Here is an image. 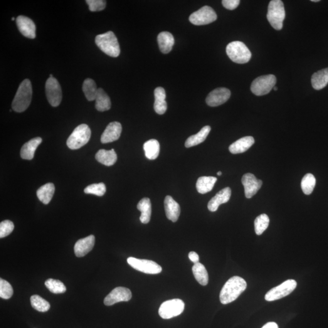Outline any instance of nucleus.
<instances>
[{
	"mask_svg": "<svg viewBox=\"0 0 328 328\" xmlns=\"http://www.w3.org/2000/svg\"><path fill=\"white\" fill-rule=\"evenodd\" d=\"M246 282L243 278L238 276L231 278L221 290L219 294L221 303L227 305L234 302L246 290Z\"/></svg>",
	"mask_w": 328,
	"mask_h": 328,
	"instance_id": "obj_1",
	"label": "nucleus"
},
{
	"mask_svg": "<svg viewBox=\"0 0 328 328\" xmlns=\"http://www.w3.org/2000/svg\"><path fill=\"white\" fill-rule=\"evenodd\" d=\"M33 88L31 81L29 79L24 80L19 85L12 103V110L17 113L24 112L31 104Z\"/></svg>",
	"mask_w": 328,
	"mask_h": 328,
	"instance_id": "obj_2",
	"label": "nucleus"
},
{
	"mask_svg": "<svg viewBox=\"0 0 328 328\" xmlns=\"http://www.w3.org/2000/svg\"><path fill=\"white\" fill-rule=\"evenodd\" d=\"M95 42L98 48L107 55L112 58H117L120 55L119 42L112 31L96 36Z\"/></svg>",
	"mask_w": 328,
	"mask_h": 328,
	"instance_id": "obj_3",
	"label": "nucleus"
},
{
	"mask_svg": "<svg viewBox=\"0 0 328 328\" xmlns=\"http://www.w3.org/2000/svg\"><path fill=\"white\" fill-rule=\"evenodd\" d=\"M226 53L233 62L244 64L251 60V54L248 47L243 42H231L226 47Z\"/></svg>",
	"mask_w": 328,
	"mask_h": 328,
	"instance_id": "obj_4",
	"label": "nucleus"
},
{
	"mask_svg": "<svg viewBox=\"0 0 328 328\" xmlns=\"http://www.w3.org/2000/svg\"><path fill=\"white\" fill-rule=\"evenodd\" d=\"M285 16L286 12L283 1L281 0L270 1L267 14V19L270 25L276 30H281L283 28Z\"/></svg>",
	"mask_w": 328,
	"mask_h": 328,
	"instance_id": "obj_5",
	"label": "nucleus"
},
{
	"mask_svg": "<svg viewBox=\"0 0 328 328\" xmlns=\"http://www.w3.org/2000/svg\"><path fill=\"white\" fill-rule=\"evenodd\" d=\"M91 132L86 124H81L76 127L67 140L68 148L71 150H77L87 144L90 139Z\"/></svg>",
	"mask_w": 328,
	"mask_h": 328,
	"instance_id": "obj_6",
	"label": "nucleus"
},
{
	"mask_svg": "<svg viewBox=\"0 0 328 328\" xmlns=\"http://www.w3.org/2000/svg\"><path fill=\"white\" fill-rule=\"evenodd\" d=\"M277 78L274 75L260 76L251 83V90L254 95L261 96L267 95L274 87Z\"/></svg>",
	"mask_w": 328,
	"mask_h": 328,
	"instance_id": "obj_7",
	"label": "nucleus"
},
{
	"mask_svg": "<svg viewBox=\"0 0 328 328\" xmlns=\"http://www.w3.org/2000/svg\"><path fill=\"white\" fill-rule=\"evenodd\" d=\"M184 308V303L181 299L165 301L159 308V314L162 319H170L181 314Z\"/></svg>",
	"mask_w": 328,
	"mask_h": 328,
	"instance_id": "obj_8",
	"label": "nucleus"
},
{
	"mask_svg": "<svg viewBox=\"0 0 328 328\" xmlns=\"http://www.w3.org/2000/svg\"><path fill=\"white\" fill-rule=\"evenodd\" d=\"M297 285V283L294 280L285 281L282 284L269 291L265 295V300L268 302H272L287 297L295 290Z\"/></svg>",
	"mask_w": 328,
	"mask_h": 328,
	"instance_id": "obj_9",
	"label": "nucleus"
},
{
	"mask_svg": "<svg viewBox=\"0 0 328 328\" xmlns=\"http://www.w3.org/2000/svg\"><path fill=\"white\" fill-rule=\"evenodd\" d=\"M127 262L135 270L147 274H157L162 272L161 266L154 261L129 257Z\"/></svg>",
	"mask_w": 328,
	"mask_h": 328,
	"instance_id": "obj_10",
	"label": "nucleus"
},
{
	"mask_svg": "<svg viewBox=\"0 0 328 328\" xmlns=\"http://www.w3.org/2000/svg\"><path fill=\"white\" fill-rule=\"evenodd\" d=\"M217 19V15L210 6H204L198 11L193 12L189 17V20L194 25H206L213 23Z\"/></svg>",
	"mask_w": 328,
	"mask_h": 328,
	"instance_id": "obj_11",
	"label": "nucleus"
},
{
	"mask_svg": "<svg viewBox=\"0 0 328 328\" xmlns=\"http://www.w3.org/2000/svg\"><path fill=\"white\" fill-rule=\"evenodd\" d=\"M45 89L49 103L54 107H58L62 99V92L58 80L53 77H49L46 81Z\"/></svg>",
	"mask_w": 328,
	"mask_h": 328,
	"instance_id": "obj_12",
	"label": "nucleus"
},
{
	"mask_svg": "<svg viewBox=\"0 0 328 328\" xmlns=\"http://www.w3.org/2000/svg\"><path fill=\"white\" fill-rule=\"evenodd\" d=\"M132 297V293L129 289L124 287L116 288L104 299L106 306H112L116 303L128 302Z\"/></svg>",
	"mask_w": 328,
	"mask_h": 328,
	"instance_id": "obj_13",
	"label": "nucleus"
},
{
	"mask_svg": "<svg viewBox=\"0 0 328 328\" xmlns=\"http://www.w3.org/2000/svg\"><path fill=\"white\" fill-rule=\"evenodd\" d=\"M231 96L230 90L226 88H218L209 93L206 98L207 104L214 107L223 105L229 99Z\"/></svg>",
	"mask_w": 328,
	"mask_h": 328,
	"instance_id": "obj_14",
	"label": "nucleus"
},
{
	"mask_svg": "<svg viewBox=\"0 0 328 328\" xmlns=\"http://www.w3.org/2000/svg\"><path fill=\"white\" fill-rule=\"evenodd\" d=\"M244 187H245V196L247 198L250 199L257 193L263 185V181L258 179L251 174H246L241 179Z\"/></svg>",
	"mask_w": 328,
	"mask_h": 328,
	"instance_id": "obj_15",
	"label": "nucleus"
},
{
	"mask_svg": "<svg viewBox=\"0 0 328 328\" xmlns=\"http://www.w3.org/2000/svg\"><path fill=\"white\" fill-rule=\"evenodd\" d=\"M16 23L22 35L31 39L36 38V26L31 19L25 16H19L16 19Z\"/></svg>",
	"mask_w": 328,
	"mask_h": 328,
	"instance_id": "obj_16",
	"label": "nucleus"
},
{
	"mask_svg": "<svg viewBox=\"0 0 328 328\" xmlns=\"http://www.w3.org/2000/svg\"><path fill=\"white\" fill-rule=\"evenodd\" d=\"M122 127L119 122H113L109 123L101 136L102 144L113 142L119 139Z\"/></svg>",
	"mask_w": 328,
	"mask_h": 328,
	"instance_id": "obj_17",
	"label": "nucleus"
},
{
	"mask_svg": "<svg viewBox=\"0 0 328 328\" xmlns=\"http://www.w3.org/2000/svg\"><path fill=\"white\" fill-rule=\"evenodd\" d=\"M95 245V236L91 235L87 237L80 239L75 246V255L77 257H83L92 251Z\"/></svg>",
	"mask_w": 328,
	"mask_h": 328,
	"instance_id": "obj_18",
	"label": "nucleus"
},
{
	"mask_svg": "<svg viewBox=\"0 0 328 328\" xmlns=\"http://www.w3.org/2000/svg\"><path fill=\"white\" fill-rule=\"evenodd\" d=\"M231 189L229 187H226L219 191L209 202L208 209L209 211L212 212H216L219 206L228 203L231 198Z\"/></svg>",
	"mask_w": 328,
	"mask_h": 328,
	"instance_id": "obj_19",
	"label": "nucleus"
},
{
	"mask_svg": "<svg viewBox=\"0 0 328 328\" xmlns=\"http://www.w3.org/2000/svg\"><path fill=\"white\" fill-rule=\"evenodd\" d=\"M164 207L167 218L174 223L178 220L181 213V208L176 201L172 196H167L164 200Z\"/></svg>",
	"mask_w": 328,
	"mask_h": 328,
	"instance_id": "obj_20",
	"label": "nucleus"
},
{
	"mask_svg": "<svg viewBox=\"0 0 328 328\" xmlns=\"http://www.w3.org/2000/svg\"><path fill=\"white\" fill-rule=\"evenodd\" d=\"M255 143V140L252 136H246L236 140L229 147V151L231 154H243L250 149Z\"/></svg>",
	"mask_w": 328,
	"mask_h": 328,
	"instance_id": "obj_21",
	"label": "nucleus"
},
{
	"mask_svg": "<svg viewBox=\"0 0 328 328\" xmlns=\"http://www.w3.org/2000/svg\"><path fill=\"white\" fill-rule=\"evenodd\" d=\"M42 142L41 137H36L25 143L22 147L20 156L22 159L31 160L34 158V154L39 145Z\"/></svg>",
	"mask_w": 328,
	"mask_h": 328,
	"instance_id": "obj_22",
	"label": "nucleus"
},
{
	"mask_svg": "<svg viewBox=\"0 0 328 328\" xmlns=\"http://www.w3.org/2000/svg\"><path fill=\"white\" fill-rule=\"evenodd\" d=\"M155 101L154 109L157 114L164 115L167 110V103L165 101L166 93L163 88L157 87L154 90Z\"/></svg>",
	"mask_w": 328,
	"mask_h": 328,
	"instance_id": "obj_23",
	"label": "nucleus"
},
{
	"mask_svg": "<svg viewBox=\"0 0 328 328\" xmlns=\"http://www.w3.org/2000/svg\"><path fill=\"white\" fill-rule=\"evenodd\" d=\"M160 50L164 54L169 53L174 44V39L169 32H162L157 36Z\"/></svg>",
	"mask_w": 328,
	"mask_h": 328,
	"instance_id": "obj_24",
	"label": "nucleus"
},
{
	"mask_svg": "<svg viewBox=\"0 0 328 328\" xmlns=\"http://www.w3.org/2000/svg\"><path fill=\"white\" fill-rule=\"evenodd\" d=\"M96 159L98 162L106 165L112 166L117 161V156L114 149L111 150H100L96 154Z\"/></svg>",
	"mask_w": 328,
	"mask_h": 328,
	"instance_id": "obj_25",
	"label": "nucleus"
},
{
	"mask_svg": "<svg viewBox=\"0 0 328 328\" xmlns=\"http://www.w3.org/2000/svg\"><path fill=\"white\" fill-rule=\"evenodd\" d=\"M211 130V127L210 126H205L197 134L190 136L185 143V146L187 148H190L196 146V145L203 143L208 136Z\"/></svg>",
	"mask_w": 328,
	"mask_h": 328,
	"instance_id": "obj_26",
	"label": "nucleus"
},
{
	"mask_svg": "<svg viewBox=\"0 0 328 328\" xmlns=\"http://www.w3.org/2000/svg\"><path fill=\"white\" fill-rule=\"evenodd\" d=\"M95 100L96 108L98 112H105L109 110L112 107L110 98L102 88L98 89Z\"/></svg>",
	"mask_w": 328,
	"mask_h": 328,
	"instance_id": "obj_27",
	"label": "nucleus"
},
{
	"mask_svg": "<svg viewBox=\"0 0 328 328\" xmlns=\"http://www.w3.org/2000/svg\"><path fill=\"white\" fill-rule=\"evenodd\" d=\"M137 208L141 212L140 221L143 224L149 223L152 215V203L150 199L144 198L139 202Z\"/></svg>",
	"mask_w": 328,
	"mask_h": 328,
	"instance_id": "obj_28",
	"label": "nucleus"
},
{
	"mask_svg": "<svg viewBox=\"0 0 328 328\" xmlns=\"http://www.w3.org/2000/svg\"><path fill=\"white\" fill-rule=\"evenodd\" d=\"M217 181L215 177L202 176L199 177L196 182V189L198 193L206 194L212 191Z\"/></svg>",
	"mask_w": 328,
	"mask_h": 328,
	"instance_id": "obj_29",
	"label": "nucleus"
},
{
	"mask_svg": "<svg viewBox=\"0 0 328 328\" xmlns=\"http://www.w3.org/2000/svg\"><path fill=\"white\" fill-rule=\"evenodd\" d=\"M312 87L316 90H322L328 83V68L315 73L311 78Z\"/></svg>",
	"mask_w": 328,
	"mask_h": 328,
	"instance_id": "obj_30",
	"label": "nucleus"
},
{
	"mask_svg": "<svg viewBox=\"0 0 328 328\" xmlns=\"http://www.w3.org/2000/svg\"><path fill=\"white\" fill-rule=\"evenodd\" d=\"M54 192H55L54 185L53 183H48L39 189L37 192V195L41 203L48 204L53 198Z\"/></svg>",
	"mask_w": 328,
	"mask_h": 328,
	"instance_id": "obj_31",
	"label": "nucleus"
},
{
	"mask_svg": "<svg viewBox=\"0 0 328 328\" xmlns=\"http://www.w3.org/2000/svg\"><path fill=\"white\" fill-rule=\"evenodd\" d=\"M145 156L150 160H154L159 156L160 152L159 142L156 139L148 140L144 144Z\"/></svg>",
	"mask_w": 328,
	"mask_h": 328,
	"instance_id": "obj_32",
	"label": "nucleus"
},
{
	"mask_svg": "<svg viewBox=\"0 0 328 328\" xmlns=\"http://www.w3.org/2000/svg\"><path fill=\"white\" fill-rule=\"evenodd\" d=\"M192 271L194 278L199 284L202 286H206L209 283V275L205 266L203 264L197 263L194 264Z\"/></svg>",
	"mask_w": 328,
	"mask_h": 328,
	"instance_id": "obj_33",
	"label": "nucleus"
},
{
	"mask_svg": "<svg viewBox=\"0 0 328 328\" xmlns=\"http://www.w3.org/2000/svg\"><path fill=\"white\" fill-rule=\"evenodd\" d=\"M83 91L88 101L95 100L98 89L95 81L86 78L83 83Z\"/></svg>",
	"mask_w": 328,
	"mask_h": 328,
	"instance_id": "obj_34",
	"label": "nucleus"
},
{
	"mask_svg": "<svg viewBox=\"0 0 328 328\" xmlns=\"http://www.w3.org/2000/svg\"><path fill=\"white\" fill-rule=\"evenodd\" d=\"M315 184H316V179L314 175L311 174H306L301 182V187H302L303 193L307 195L311 194L314 191Z\"/></svg>",
	"mask_w": 328,
	"mask_h": 328,
	"instance_id": "obj_35",
	"label": "nucleus"
},
{
	"mask_svg": "<svg viewBox=\"0 0 328 328\" xmlns=\"http://www.w3.org/2000/svg\"><path fill=\"white\" fill-rule=\"evenodd\" d=\"M31 303L34 309L41 312L48 311L51 307V305L48 301L43 299V298L38 295L31 296Z\"/></svg>",
	"mask_w": 328,
	"mask_h": 328,
	"instance_id": "obj_36",
	"label": "nucleus"
},
{
	"mask_svg": "<svg viewBox=\"0 0 328 328\" xmlns=\"http://www.w3.org/2000/svg\"><path fill=\"white\" fill-rule=\"evenodd\" d=\"M270 221V218L266 214H260V216L256 217L254 222L256 235H261L264 232L268 229Z\"/></svg>",
	"mask_w": 328,
	"mask_h": 328,
	"instance_id": "obj_37",
	"label": "nucleus"
},
{
	"mask_svg": "<svg viewBox=\"0 0 328 328\" xmlns=\"http://www.w3.org/2000/svg\"><path fill=\"white\" fill-rule=\"evenodd\" d=\"M46 287L48 289V290L52 293H63L66 291V288L65 285L60 281L58 280L49 279L47 280L45 282Z\"/></svg>",
	"mask_w": 328,
	"mask_h": 328,
	"instance_id": "obj_38",
	"label": "nucleus"
},
{
	"mask_svg": "<svg viewBox=\"0 0 328 328\" xmlns=\"http://www.w3.org/2000/svg\"><path fill=\"white\" fill-rule=\"evenodd\" d=\"M84 192L86 194H93L98 196L104 195L106 192L105 185L102 182L98 184H93L86 187Z\"/></svg>",
	"mask_w": 328,
	"mask_h": 328,
	"instance_id": "obj_39",
	"label": "nucleus"
},
{
	"mask_svg": "<svg viewBox=\"0 0 328 328\" xmlns=\"http://www.w3.org/2000/svg\"><path fill=\"white\" fill-rule=\"evenodd\" d=\"M14 290L12 286L8 282L3 279H0V297L7 300L12 297Z\"/></svg>",
	"mask_w": 328,
	"mask_h": 328,
	"instance_id": "obj_40",
	"label": "nucleus"
},
{
	"mask_svg": "<svg viewBox=\"0 0 328 328\" xmlns=\"http://www.w3.org/2000/svg\"><path fill=\"white\" fill-rule=\"evenodd\" d=\"M14 224L12 221L5 220L0 223V238H2L8 236L14 231Z\"/></svg>",
	"mask_w": 328,
	"mask_h": 328,
	"instance_id": "obj_41",
	"label": "nucleus"
},
{
	"mask_svg": "<svg viewBox=\"0 0 328 328\" xmlns=\"http://www.w3.org/2000/svg\"><path fill=\"white\" fill-rule=\"evenodd\" d=\"M86 2L91 12L101 11L105 9L106 1L103 0H86Z\"/></svg>",
	"mask_w": 328,
	"mask_h": 328,
	"instance_id": "obj_42",
	"label": "nucleus"
},
{
	"mask_svg": "<svg viewBox=\"0 0 328 328\" xmlns=\"http://www.w3.org/2000/svg\"><path fill=\"white\" fill-rule=\"evenodd\" d=\"M240 0H223L222 1L223 6L229 10L235 9L240 4Z\"/></svg>",
	"mask_w": 328,
	"mask_h": 328,
	"instance_id": "obj_43",
	"label": "nucleus"
},
{
	"mask_svg": "<svg viewBox=\"0 0 328 328\" xmlns=\"http://www.w3.org/2000/svg\"><path fill=\"white\" fill-rule=\"evenodd\" d=\"M189 258L190 260L193 262L194 264L199 263V257L198 253H196L195 251H191L189 254Z\"/></svg>",
	"mask_w": 328,
	"mask_h": 328,
	"instance_id": "obj_44",
	"label": "nucleus"
},
{
	"mask_svg": "<svg viewBox=\"0 0 328 328\" xmlns=\"http://www.w3.org/2000/svg\"><path fill=\"white\" fill-rule=\"evenodd\" d=\"M262 328H278V325L275 322H269L262 327Z\"/></svg>",
	"mask_w": 328,
	"mask_h": 328,
	"instance_id": "obj_45",
	"label": "nucleus"
},
{
	"mask_svg": "<svg viewBox=\"0 0 328 328\" xmlns=\"http://www.w3.org/2000/svg\"><path fill=\"white\" fill-rule=\"evenodd\" d=\"M221 174H222V172H219L217 173V175H218V176H221Z\"/></svg>",
	"mask_w": 328,
	"mask_h": 328,
	"instance_id": "obj_46",
	"label": "nucleus"
},
{
	"mask_svg": "<svg viewBox=\"0 0 328 328\" xmlns=\"http://www.w3.org/2000/svg\"><path fill=\"white\" fill-rule=\"evenodd\" d=\"M312 2H319L320 0H311Z\"/></svg>",
	"mask_w": 328,
	"mask_h": 328,
	"instance_id": "obj_47",
	"label": "nucleus"
},
{
	"mask_svg": "<svg viewBox=\"0 0 328 328\" xmlns=\"http://www.w3.org/2000/svg\"><path fill=\"white\" fill-rule=\"evenodd\" d=\"M273 90H274V91H277L278 90V88L276 87V86H274V87H273Z\"/></svg>",
	"mask_w": 328,
	"mask_h": 328,
	"instance_id": "obj_48",
	"label": "nucleus"
},
{
	"mask_svg": "<svg viewBox=\"0 0 328 328\" xmlns=\"http://www.w3.org/2000/svg\"><path fill=\"white\" fill-rule=\"evenodd\" d=\"M12 20H15V18H14V17L13 18H12Z\"/></svg>",
	"mask_w": 328,
	"mask_h": 328,
	"instance_id": "obj_49",
	"label": "nucleus"
}]
</instances>
